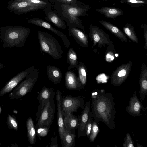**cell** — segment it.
<instances>
[{
	"mask_svg": "<svg viewBox=\"0 0 147 147\" xmlns=\"http://www.w3.org/2000/svg\"><path fill=\"white\" fill-rule=\"evenodd\" d=\"M125 110L130 115L138 117L142 115L141 110L145 111L146 110V108L144 107L135 92L133 96L130 98L129 105L126 107Z\"/></svg>",
	"mask_w": 147,
	"mask_h": 147,
	"instance_id": "11",
	"label": "cell"
},
{
	"mask_svg": "<svg viewBox=\"0 0 147 147\" xmlns=\"http://www.w3.org/2000/svg\"><path fill=\"white\" fill-rule=\"evenodd\" d=\"M124 30L125 33L133 40L136 41V38L131 30L128 27H125Z\"/></svg>",
	"mask_w": 147,
	"mask_h": 147,
	"instance_id": "33",
	"label": "cell"
},
{
	"mask_svg": "<svg viewBox=\"0 0 147 147\" xmlns=\"http://www.w3.org/2000/svg\"><path fill=\"white\" fill-rule=\"evenodd\" d=\"M48 6L35 4L24 0H10L8 2L7 8L16 14L20 15L40 9Z\"/></svg>",
	"mask_w": 147,
	"mask_h": 147,
	"instance_id": "7",
	"label": "cell"
},
{
	"mask_svg": "<svg viewBox=\"0 0 147 147\" xmlns=\"http://www.w3.org/2000/svg\"><path fill=\"white\" fill-rule=\"evenodd\" d=\"M27 135L28 141L31 144H35L36 138V134L33 121L31 117L27 119Z\"/></svg>",
	"mask_w": 147,
	"mask_h": 147,
	"instance_id": "20",
	"label": "cell"
},
{
	"mask_svg": "<svg viewBox=\"0 0 147 147\" xmlns=\"http://www.w3.org/2000/svg\"><path fill=\"white\" fill-rule=\"evenodd\" d=\"M47 71L48 77L51 82L56 84L60 82L63 74L59 68L54 65H49Z\"/></svg>",
	"mask_w": 147,
	"mask_h": 147,
	"instance_id": "18",
	"label": "cell"
},
{
	"mask_svg": "<svg viewBox=\"0 0 147 147\" xmlns=\"http://www.w3.org/2000/svg\"><path fill=\"white\" fill-rule=\"evenodd\" d=\"M126 70L124 69H122L119 72L118 76L119 77H123L126 75Z\"/></svg>",
	"mask_w": 147,
	"mask_h": 147,
	"instance_id": "36",
	"label": "cell"
},
{
	"mask_svg": "<svg viewBox=\"0 0 147 147\" xmlns=\"http://www.w3.org/2000/svg\"><path fill=\"white\" fill-rule=\"evenodd\" d=\"M5 67V66L4 65L0 63V69H4Z\"/></svg>",
	"mask_w": 147,
	"mask_h": 147,
	"instance_id": "38",
	"label": "cell"
},
{
	"mask_svg": "<svg viewBox=\"0 0 147 147\" xmlns=\"http://www.w3.org/2000/svg\"><path fill=\"white\" fill-rule=\"evenodd\" d=\"M49 1L51 3H62L75 4L80 2L77 0H50Z\"/></svg>",
	"mask_w": 147,
	"mask_h": 147,
	"instance_id": "32",
	"label": "cell"
},
{
	"mask_svg": "<svg viewBox=\"0 0 147 147\" xmlns=\"http://www.w3.org/2000/svg\"><path fill=\"white\" fill-rule=\"evenodd\" d=\"M84 100L82 96H68L62 98L61 101V110L63 116L69 112H77L78 109H83L85 106Z\"/></svg>",
	"mask_w": 147,
	"mask_h": 147,
	"instance_id": "8",
	"label": "cell"
},
{
	"mask_svg": "<svg viewBox=\"0 0 147 147\" xmlns=\"http://www.w3.org/2000/svg\"><path fill=\"white\" fill-rule=\"evenodd\" d=\"M55 92L45 102V106L38 120L36 129L43 127L50 128L54 117L55 106L54 98Z\"/></svg>",
	"mask_w": 147,
	"mask_h": 147,
	"instance_id": "6",
	"label": "cell"
},
{
	"mask_svg": "<svg viewBox=\"0 0 147 147\" xmlns=\"http://www.w3.org/2000/svg\"><path fill=\"white\" fill-rule=\"evenodd\" d=\"M43 11L45 16L44 18L47 21L52 23L58 28L63 30L66 29L65 22L56 11L51 9V5L44 8Z\"/></svg>",
	"mask_w": 147,
	"mask_h": 147,
	"instance_id": "12",
	"label": "cell"
},
{
	"mask_svg": "<svg viewBox=\"0 0 147 147\" xmlns=\"http://www.w3.org/2000/svg\"><path fill=\"white\" fill-rule=\"evenodd\" d=\"M38 36L42 52L47 53L54 59H59L62 56L63 52L57 40L50 34L39 31Z\"/></svg>",
	"mask_w": 147,
	"mask_h": 147,
	"instance_id": "4",
	"label": "cell"
},
{
	"mask_svg": "<svg viewBox=\"0 0 147 147\" xmlns=\"http://www.w3.org/2000/svg\"><path fill=\"white\" fill-rule=\"evenodd\" d=\"M122 146L124 147H134V142L130 135L129 133L126 134L124 141Z\"/></svg>",
	"mask_w": 147,
	"mask_h": 147,
	"instance_id": "29",
	"label": "cell"
},
{
	"mask_svg": "<svg viewBox=\"0 0 147 147\" xmlns=\"http://www.w3.org/2000/svg\"><path fill=\"white\" fill-rule=\"evenodd\" d=\"M91 98V108L94 119L98 124L102 122L110 129H114L116 111L112 94L103 91H99L97 95Z\"/></svg>",
	"mask_w": 147,
	"mask_h": 147,
	"instance_id": "1",
	"label": "cell"
},
{
	"mask_svg": "<svg viewBox=\"0 0 147 147\" xmlns=\"http://www.w3.org/2000/svg\"><path fill=\"white\" fill-rule=\"evenodd\" d=\"M27 22L36 26L45 28L54 33L59 36L62 39L65 47L68 48L71 44L67 37L62 32L53 28L49 23L39 18L28 19Z\"/></svg>",
	"mask_w": 147,
	"mask_h": 147,
	"instance_id": "10",
	"label": "cell"
},
{
	"mask_svg": "<svg viewBox=\"0 0 147 147\" xmlns=\"http://www.w3.org/2000/svg\"><path fill=\"white\" fill-rule=\"evenodd\" d=\"M76 135L67 130L65 131L63 135L62 147H73L75 144Z\"/></svg>",
	"mask_w": 147,
	"mask_h": 147,
	"instance_id": "24",
	"label": "cell"
},
{
	"mask_svg": "<svg viewBox=\"0 0 147 147\" xmlns=\"http://www.w3.org/2000/svg\"><path fill=\"white\" fill-rule=\"evenodd\" d=\"M36 129V134L39 138L46 136L49 131V128L47 127H40Z\"/></svg>",
	"mask_w": 147,
	"mask_h": 147,
	"instance_id": "30",
	"label": "cell"
},
{
	"mask_svg": "<svg viewBox=\"0 0 147 147\" xmlns=\"http://www.w3.org/2000/svg\"><path fill=\"white\" fill-rule=\"evenodd\" d=\"M96 11L104 14L107 18H113L123 14L121 10L113 7H105Z\"/></svg>",
	"mask_w": 147,
	"mask_h": 147,
	"instance_id": "23",
	"label": "cell"
},
{
	"mask_svg": "<svg viewBox=\"0 0 147 147\" xmlns=\"http://www.w3.org/2000/svg\"><path fill=\"white\" fill-rule=\"evenodd\" d=\"M1 107H0V113H1Z\"/></svg>",
	"mask_w": 147,
	"mask_h": 147,
	"instance_id": "39",
	"label": "cell"
},
{
	"mask_svg": "<svg viewBox=\"0 0 147 147\" xmlns=\"http://www.w3.org/2000/svg\"><path fill=\"white\" fill-rule=\"evenodd\" d=\"M56 98L57 107L58 130L61 140L62 143L65 128L63 122V115L61 110V104L62 99V93L59 90H58L56 92Z\"/></svg>",
	"mask_w": 147,
	"mask_h": 147,
	"instance_id": "14",
	"label": "cell"
},
{
	"mask_svg": "<svg viewBox=\"0 0 147 147\" xmlns=\"http://www.w3.org/2000/svg\"><path fill=\"white\" fill-rule=\"evenodd\" d=\"M7 124L10 129H13L17 131L18 128V124L16 120L9 114H8L7 119Z\"/></svg>",
	"mask_w": 147,
	"mask_h": 147,
	"instance_id": "28",
	"label": "cell"
},
{
	"mask_svg": "<svg viewBox=\"0 0 147 147\" xmlns=\"http://www.w3.org/2000/svg\"><path fill=\"white\" fill-rule=\"evenodd\" d=\"M51 142L50 143V147H58V145L57 142V136L55 137H52L51 138Z\"/></svg>",
	"mask_w": 147,
	"mask_h": 147,
	"instance_id": "34",
	"label": "cell"
},
{
	"mask_svg": "<svg viewBox=\"0 0 147 147\" xmlns=\"http://www.w3.org/2000/svg\"><path fill=\"white\" fill-rule=\"evenodd\" d=\"M127 1L128 2L134 3H144L145 2L143 1L137 0H128Z\"/></svg>",
	"mask_w": 147,
	"mask_h": 147,
	"instance_id": "35",
	"label": "cell"
},
{
	"mask_svg": "<svg viewBox=\"0 0 147 147\" xmlns=\"http://www.w3.org/2000/svg\"><path fill=\"white\" fill-rule=\"evenodd\" d=\"M55 92L53 88H48L44 86L37 97L39 102L37 112L36 114V121L38 120L40 114L45 106V102Z\"/></svg>",
	"mask_w": 147,
	"mask_h": 147,
	"instance_id": "15",
	"label": "cell"
},
{
	"mask_svg": "<svg viewBox=\"0 0 147 147\" xmlns=\"http://www.w3.org/2000/svg\"><path fill=\"white\" fill-rule=\"evenodd\" d=\"M69 64L68 69L71 70L72 69H77L78 63L76 53L74 49L71 48L67 53V60Z\"/></svg>",
	"mask_w": 147,
	"mask_h": 147,
	"instance_id": "21",
	"label": "cell"
},
{
	"mask_svg": "<svg viewBox=\"0 0 147 147\" xmlns=\"http://www.w3.org/2000/svg\"><path fill=\"white\" fill-rule=\"evenodd\" d=\"M30 29L27 27L16 26H1L0 39L5 48L23 47Z\"/></svg>",
	"mask_w": 147,
	"mask_h": 147,
	"instance_id": "3",
	"label": "cell"
},
{
	"mask_svg": "<svg viewBox=\"0 0 147 147\" xmlns=\"http://www.w3.org/2000/svg\"><path fill=\"white\" fill-rule=\"evenodd\" d=\"M98 124L94 119L89 138L90 142H93L95 140L100 131Z\"/></svg>",
	"mask_w": 147,
	"mask_h": 147,
	"instance_id": "26",
	"label": "cell"
},
{
	"mask_svg": "<svg viewBox=\"0 0 147 147\" xmlns=\"http://www.w3.org/2000/svg\"><path fill=\"white\" fill-rule=\"evenodd\" d=\"M69 34L78 44L86 46L88 44V40L86 36L77 28L69 27Z\"/></svg>",
	"mask_w": 147,
	"mask_h": 147,
	"instance_id": "16",
	"label": "cell"
},
{
	"mask_svg": "<svg viewBox=\"0 0 147 147\" xmlns=\"http://www.w3.org/2000/svg\"><path fill=\"white\" fill-rule=\"evenodd\" d=\"M73 113L69 112L63 116V119L65 129L72 133L76 129L78 128L79 124L78 117L76 116Z\"/></svg>",
	"mask_w": 147,
	"mask_h": 147,
	"instance_id": "17",
	"label": "cell"
},
{
	"mask_svg": "<svg viewBox=\"0 0 147 147\" xmlns=\"http://www.w3.org/2000/svg\"><path fill=\"white\" fill-rule=\"evenodd\" d=\"M85 106L80 116L78 115L79 121L77 133L78 137L86 136L85 131V125L88 120L90 108V103L89 101L85 104Z\"/></svg>",
	"mask_w": 147,
	"mask_h": 147,
	"instance_id": "13",
	"label": "cell"
},
{
	"mask_svg": "<svg viewBox=\"0 0 147 147\" xmlns=\"http://www.w3.org/2000/svg\"><path fill=\"white\" fill-rule=\"evenodd\" d=\"M93 115L92 112L90 111L88 120L85 125V131L86 136L89 138L90 134L93 121Z\"/></svg>",
	"mask_w": 147,
	"mask_h": 147,
	"instance_id": "27",
	"label": "cell"
},
{
	"mask_svg": "<svg viewBox=\"0 0 147 147\" xmlns=\"http://www.w3.org/2000/svg\"><path fill=\"white\" fill-rule=\"evenodd\" d=\"M35 68L32 66L26 70L18 74L11 78L3 87L0 91V96L9 93L30 73Z\"/></svg>",
	"mask_w": 147,
	"mask_h": 147,
	"instance_id": "9",
	"label": "cell"
},
{
	"mask_svg": "<svg viewBox=\"0 0 147 147\" xmlns=\"http://www.w3.org/2000/svg\"><path fill=\"white\" fill-rule=\"evenodd\" d=\"M51 7L66 22L68 27H76L83 29L81 20L79 17L86 15L87 11L81 3L75 4L55 3Z\"/></svg>",
	"mask_w": 147,
	"mask_h": 147,
	"instance_id": "2",
	"label": "cell"
},
{
	"mask_svg": "<svg viewBox=\"0 0 147 147\" xmlns=\"http://www.w3.org/2000/svg\"></svg>",
	"mask_w": 147,
	"mask_h": 147,
	"instance_id": "40",
	"label": "cell"
},
{
	"mask_svg": "<svg viewBox=\"0 0 147 147\" xmlns=\"http://www.w3.org/2000/svg\"><path fill=\"white\" fill-rule=\"evenodd\" d=\"M39 74L38 68L34 69L10 93V99L21 98L30 92L37 81Z\"/></svg>",
	"mask_w": 147,
	"mask_h": 147,
	"instance_id": "5",
	"label": "cell"
},
{
	"mask_svg": "<svg viewBox=\"0 0 147 147\" xmlns=\"http://www.w3.org/2000/svg\"><path fill=\"white\" fill-rule=\"evenodd\" d=\"M100 23L110 31L115 34L120 38L126 40L125 37L122 32L117 27L111 23L105 21H102Z\"/></svg>",
	"mask_w": 147,
	"mask_h": 147,
	"instance_id": "25",
	"label": "cell"
},
{
	"mask_svg": "<svg viewBox=\"0 0 147 147\" xmlns=\"http://www.w3.org/2000/svg\"><path fill=\"white\" fill-rule=\"evenodd\" d=\"M78 77L77 81L78 90L82 88L86 84V74L84 65L80 63L78 65Z\"/></svg>",
	"mask_w": 147,
	"mask_h": 147,
	"instance_id": "22",
	"label": "cell"
},
{
	"mask_svg": "<svg viewBox=\"0 0 147 147\" xmlns=\"http://www.w3.org/2000/svg\"><path fill=\"white\" fill-rule=\"evenodd\" d=\"M30 3L35 4L45 5L47 6H51L52 3L49 0H24Z\"/></svg>",
	"mask_w": 147,
	"mask_h": 147,
	"instance_id": "31",
	"label": "cell"
},
{
	"mask_svg": "<svg viewBox=\"0 0 147 147\" xmlns=\"http://www.w3.org/2000/svg\"><path fill=\"white\" fill-rule=\"evenodd\" d=\"M93 38L94 41L96 42H98L100 39L99 35L97 34H95L94 35Z\"/></svg>",
	"mask_w": 147,
	"mask_h": 147,
	"instance_id": "37",
	"label": "cell"
},
{
	"mask_svg": "<svg viewBox=\"0 0 147 147\" xmlns=\"http://www.w3.org/2000/svg\"><path fill=\"white\" fill-rule=\"evenodd\" d=\"M65 86L68 89L78 90L77 78L71 70L67 71L65 75Z\"/></svg>",
	"mask_w": 147,
	"mask_h": 147,
	"instance_id": "19",
	"label": "cell"
}]
</instances>
